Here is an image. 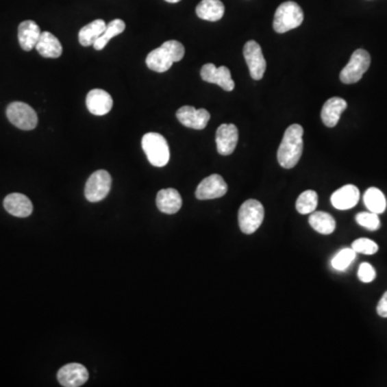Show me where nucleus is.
<instances>
[{
  "label": "nucleus",
  "instance_id": "a211bd4d",
  "mask_svg": "<svg viewBox=\"0 0 387 387\" xmlns=\"http://www.w3.org/2000/svg\"><path fill=\"white\" fill-rule=\"evenodd\" d=\"M347 108V103L343 98L332 97L323 105L321 118L325 126L335 127L339 123L341 114Z\"/></svg>",
  "mask_w": 387,
  "mask_h": 387
},
{
  "label": "nucleus",
  "instance_id": "423d86ee",
  "mask_svg": "<svg viewBox=\"0 0 387 387\" xmlns=\"http://www.w3.org/2000/svg\"><path fill=\"white\" fill-rule=\"evenodd\" d=\"M370 63H371V58L369 53L362 49H358L353 53L350 62L340 73V80L345 84L358 83V81L362 80V75L368 71Z\"/></svg>",
  "mask_w": 387,
  "mask_h": 387
},
{
  "label": "nucleus",
  "instance_id": "2f4dec72",
  "mask_svg": "<svg viewBox=\"0 0 387 387\" xmlns=\"http://www.w3.org/2000/svg\"><path fill=\"white\" fill-rule=\"evenodd\" d=\"M377 312L380 316L387 317V292H384V295L377 303Z\"/></svg>",
  "mask_w": 387,
  "mask_h": 387
},
{
  "label": "nucleus",
  "instance_id": "39448f33",
  "mask_svg": "<svg viewBox=\"0 0 387 387\" xmlns=\"http://www.w3.org/2000/svg\"><path fill=\"white\" fill-rule=\"evenodd\" d=\"M265 216V209L258 200H247L240 207L238 221L241 232L245 235H252L262 226Z\"/></svg>",
  "mask_w": 387,
  "mask_h": 387
},
{
  "label": "nucleus",
  "instance_id": "bb28decb",
  "mask_svg": "<svg viewBox=\"0 0 387 387\" xmlns=\"http://www.w3.org/2000/svg\"><path fill=\"white\" fill-rule=\"evenodd\" d=\"M319 203V196L314 190H305L301 192L297 201H296V209L300 214H311L314 212Z\"/></svg>",
  "mask_w": 387,
  "mask_h": 387
},
{
  "label": "nucleus",
  "instance_id": "9b49d317",
  "mask_svg": "<svg viewBox=\"0 0 387 387\" xmlns=\"http://www.w3.org/2000/svg\"><path fill=\"white\" fill-rule=\"evenodd\" d=\"M179 122L185 127L201 130L207 127L211 115L205 109H195L192 105H184L177 111Z\"/></svg>",
  "mask_w": 387,
  "mask_h": 387
},
{
  "label": "nucleus",
  "instance_id": "c85d7f7f",
  "mask_svg": "<svg viewBox=\"0 0 387 387\" xmlns=\"http://www.w3.org/2000/svg\"><path fill=\"white\" fill-rule=\"evenodd\" d=\"M356 222H358V225L362 226V227H365L368 230H375L379 229L381 226L380 219H379V214L373 212H360L356 215L355 218Z\"/></svg>",
  "mask_w": 387,
  "mask_h": 387
},
{
  "label": "nucleus",
  "instance_id": "aec40b11",
  "mask_svg": "<svg viewBox=\"0 0 387 387\" xmlns=\"http://www.w3.org/2000/svg\"><path fill=\"white\" fill-rule=\"evenodd\" d=\"M156 205L160 212L175 214L182 207V197L175 188H166L158 192Z\"/></svg>",
  "mask_w": 387,
  "mask_h": 387
},
{
  "label": "nucleus",
  "instance_id": "0eeeda50",
  "mask_svg": "<svg viewBox=\"0 0 387 387\" xmlns=\"http://www.w3.org/2000/svg\"><path fill=\"white\" fill-rule=\"evenodd\" d=\"M112 177L107 170H97L88 177L85 185V197L90 203H98L110 192Z\"/></svg>",
  "mask_w": 387,
  "mask_h": 387
},
{
  "label": "nucleus",
  "instance_id": "9d476101",
  "mask_svg": "<svg viewBox=\"0 0 387 387\" xmlns=\"http://www.w3.org/2000/svg\"><path fill=\"white\" fill-rule=\"evenodd\" d=\"M200 75L205 82L218 84L226 92H232L235 88L229 69L225 66L215 67L214 64H205L200 71Z\"/></svg>",
  "mask_w": 387,
  "mask_h": 387
},
{
  "label": "nucleus",
  "instance_id": "7ed1b4c3",
  "mask_svg": "<svg viewBox=\"0 0 387 387\" xmlns=\"http://www.w3.org/2000/svg\"><path fill=\"white\" fill-rule=\"evenodd\" d=\"M303 22V11L295 1H285L279 5L273 20V29L277 34L288 33Z\"/></svg>",
  "mask_w": 387,
  "mask_h": 387
},
{
  "label": "nucleus",
  "instance_id": "ddd939ff",
  "mask_svg": "<svg viewBox=\"0 0 387 387\" xmlns=\"http://www.w3.org/2000/svg\"><path fill=\"white\" fill-rule=\"evenodd\" d=\"M58 382L65 387H79L88 380V371L81 364H68L60 368L58 373Z\"/></svg>",
  "mask_w": 387,
  "mask_h": 387
},
{
  "label": "nucleus",
  "instance_id": "393cba45",
  "mask_svg": "<svg viewBox=\"0 0 387 387\" xmlns=\"http://www.w3.org/2000/svg\"><path fill=\"white\" fill-rule=\"evenodd\" d=\"M364 203L370 212L382 214L387 207L386 198L379 188H370L364 194Z\"/></svg>",
  "mask_w": 387,
  "mask_h": 387
},
{
  "label": "nucleus",
  "instance_id": "2eb2a0df",
  "mask_svg": "<svg viewBox=\"0 0 387 387\" xmlns=\"http://www.w3.org/2000/svg\"><path fill=\"white\" fill-rule=\"evenodd\" d=\"M86 107L92 114L101 116L112 110L113 99L109 92L95 88L86 96Z\"/></svg>",
  "mask_w": 387,
  "mask_h": 387
},
{
  "label": "nucleus",
  "instance_id": "6ab92c4d",
  "mask_svg": "<svg viewBox=\"0 0 387 387\" xmlns=\"http://www.w3.org/2000/svg\"><path fill=\"white\" fill-rule=\"evenodd\" d=\"M41 30L37 23L28 20L21 23L18 26V42L21 48L24 51H32L36 48L39 38H40Z\"/></svg>",
  "mask_w": 387,
  "mask_h": 387
},
{
  "label": "nucleus",
  "instance_id": "f3484780",
  "mask_svg": "<svg viewBox=\"0 0 387 387\" xmlns=\"http://www.w3.org/2000/svg\"><path fill=\"white\" fill-rule=\"evenodd\" d=\"M5 211L16 218H28L33 213V203L27 196L20 192H13L3 200Z\"/></svg>",
  "mask_w": 387,
  "mask_h": 387
},
{
  "label": "nucleus",
  "instance_id": "5701e85b",
  "mask_svg": "<svg viewBox=\"0 0 387 387\" xmlns=\"http://www.w3.org/2000/svg\"><path fill=\"white\" fill-rule=\"evenodd\" d=\"M309 224L311 227L322 235H330L335 232L336 220L332 218L329 213L322 212V211H314L310 214Z\"/></svg>",
  "mask_w": 387,
  "mask_h": 387
},
{
  "label": "nucleus",
  "instance_id": "473e14b6",
  "mask_svg": "<svg viewBox=\"0 0 387 387\" xmlns=\"http://www.w3.org/2000/svg\"><path fill=\"white\" fill-rule=\"evenodd\" d=\"M166 1L170 3H179V1H181V0H166Z\"/></svg>",
  "mask_w": 387,
  "mask_h": 387
},
{
  "label": "nucleus",
  "instance_id": "f03ea898",
  "mask_svg": "<svg viewBox=\"0 0 387 387\" xmlns=\"http://www.w3.org/2000/svg\"><path fill=\"white\" fill-rule=\"evenodd\" d=\"M185 49L179 41L169 40L162 43L160 48L150 52L145 63L151 71L156 73H166L173 63L180 62L184 58Z\"/></svg>",
  "mask_w": 387,
  "mask_h": 387
},
{
  "label": "nucleus",
  "instance_id": "cd10ccee",
  "mask_svg": "<svg viewBox=\"0 0 387 387\" xmlns=\"http://www.w3.org/2000/svg\"><path fill=\"white\" fill-rule=\"evenodd\" d=\"M356 254L358 253L355 252L352 247L351 249H343L332 258V268L338 270V271H345L354 262L355 258H356Z\"/></svg>",
  "mask_w": 387,
  "mask_h": 387
},
{
  "label": "nucleus",
  "instance_id": "412c9836",
  "mask_svg": "<svg viewBox=\"0 0 387 387\" xmlns=\"http://www.w3.org/2000/svg\"><path fill=\"white\" fill-rule=\"evenodd\" d=\"M36 49L38 53L45 58H58L63 53V47L60 45V40L49 32L41 33Z\"/></svg>",
  "mask_w": 387,
  "mask_h": 387
},
{
  "label": "nucleus",
  "instance_id": "f257e3e1",
  "mask_svg": "<svg viewBox=\"0 0 387 387\" xmlns=\"http://www.w3.org/2000/svg\"><path fill=\"white\" fill-rule=\"evenodd\" d=\"M303 128L299 124H292L285 130L279 150L277 162L281 167L292 169L297 165L303 150Z\"/></svg>",
  "mask_w": 387,
  "mask_h": 387
},
{
  "label": "nucleus",
  "instance_id": "4468645a",
  "mask_svg": "<svg viewBox=\"0 0 387 387\" xmlns=\"http://www.w3.org/2000/svg\"><path fill=\"white\" fill-rule=\"evenodd\" d=\"M216 148L221 155L227 156L235 152L239 140V132L234 124H222L216 130Z\"/></svg>",
  "mask_w": 387,
  "mask_h": 387
},
{
  "label": "nucleus",
  "instance_id": "c756f323",
  "mask_svg": "<svg viewBox=\"0 0 387 387\" xmlns=\"http://www.w3.org/2000/svg\"><path fill=\"white\" fill-rule=\"evenodd\" d=\"M352 249L358 254L373 255L379 251V245L373 240L360 238L352 243Z\"/></svg>",
  "mask_w": 387,
  "mask_h": 387
},
{
  "label": "nucleus",
  "instance_id": "a878e982",
  "mask_svg": "<svg viewBox=\"0 0 387 387\" xmlns=\"http://www.w3.org/2000/svg\"><path fill=\"white\" fill-rule=\"evenodd\" d=\"M125 28L126 24L124 21L120 20V18L113 20L112 22L108 24L103 35L100 36L97 41L94 43V49L97 51L103 50V49L105 48V45H108V42H109L113 37H115V36L122 34L123 32L125 30Z\"/></svg>",
  "mask_w": 387,
  "mask_h": 387
},
{
  "label": "nucleus",
  "instance_id": "20e7f679",
  "mask_svg": "<svg viewBox=\"0 0 387 387\" xmlns=\"http://www.w3.org/2000/svg\"><path fill=\"white\" fill-rule=\"evenodd\" d=\"M142 149L151 165L164 167L169 162V145L160 134H145L142 138Z\"/></svg>",
  "mask_w": 387,
  "mask_h": 387
},
{
  "label": "nucleus",
  "instance_id": "6e6552de",
  "mask_svg": "<svg viewBox=\"0 0 387 387\" xmlns=\"http://www.w3.org/2000/svg\"><path fill=\"white\" fill-rule=\"evenodd\" d=\"M7 118L13 125L22 130L34 129L38 124L36 111L27 103L20 101H15L8 105Z\"/></svg>",
  "mask_w": 387,
  "mask_h": 387
},
{
  "label": "nucleus",
  "instance_id": "dca6fc26",
  "mask_svg": "<svg viewBox=\"0 0 387 387\" xmlns=\"http://www.w3.org/2000/svg\"><path fill=\"white\" fill-rule=\"evenodd\" d=\"M360 192L355 185L347 184L336 190L332 195V205L338 210H350L360 201Z\"/></svg>",
  "mask_w": 387,
  "mask_h": 387
},
{
  "label": "nucleus",
  "instance_id": "1a4fd4ad",
  "mask_svg": "<svg viewBox=\"0 0 387 387\" xmlns=\"http://www.w3.org/2000/svg\"><path fill=\"white\" fill-rule=\"evenodd\" d=\"M243 55L253 80H262L267 63L260 45L254 40L247 41L243 48Z\"/></svg>",
  "mask_w": 387,
  "mask_h": 387
},
{
  "label": "nucleus",
  "instance_id": "b1692460",
  "mask_svg": "<svg viewBox=\"0 0 387 387\" xmlns=\"http://www.w3.org/2000/svg\"><path fill=\"white\" fill-rule=\"evenodd\" d=\"M105 27H107V24L103 20H95L94 22L90 23L88 25L81 28L80 32H79V42L83 47L94 45L98 38L103 35Z\"/></svg>",
  "mask_w": 387,
  "mask_h": 387
},
{
  "label": "nucleus",
  "instance_id": "f8f14e48",
  "mask_svg": "<svg viewBox=\"0 0 387 387\" xmlns=\"http://www.w3.org/2000/svg\"><path fill=\"white\" fill-rule=\"evenodd\" d=\"M227 190V184L220 175H211L198 185L196 198L199 200L216 199L225 195Z\"/></svg>",
  "mask_w": 387,
  "mask_h": 387
},
{
  "label": "nucleus",
  "instance_id": "7c9ffc66",
  "mask_svg": "<svg viewBox=\"0 0 387 387\" xmlns=\"http://www.w3.org/2000/svg\"><path fill=\"white\" fill-rule=\"evenodd\" d=\"M375 268L370 265L369 262H362V265L360 266V269H358V277L360 280L364 283L373 282L375 279Z\"/></svg>",
  "mask_w": 387,
  "mask_h": 387
},
{
  "label": "nucleus",
  "instance_id": "4be33fe9",
  "mask_svg": "<svg viewBox=\"0 0 387 387\" xmlns=\"http://www.w3.org/2000/svg\"><path fill=\"white\" fill-rule=\"evenodd\" d=\"M225 7L221 0H201L196 8V14L201 20L218 22L224 16Z\"/></svg>",
  "mask_w": 387,
  "mask_h": 387
}]
</instances>
